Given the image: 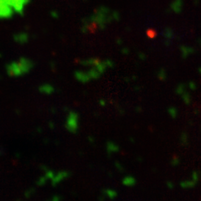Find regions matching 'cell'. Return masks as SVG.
Instances as JSON below:
<instances>
[{
  "mask_svg": "<svg viewBox=\"0 0 201 201\" xmlns=\"http://www.w3.org/2000/svg\"><path fill=\"white\" fill-rule=\"evenodd\" d=\"M29 3V0H9V5L14 12L22 13L24 6Z\"/></svg>",
  "mask_w": 201,
  "mask_h": 201,
  "instance_id": "cell-1",
  "label": "cell"
},
{
  "mask_svg": "<svg viewBox=\"0 0 201 201\" xmlns=\"http://www.w3.org/2000/svg\"><path fill=\"white\" fill-rule=\"evenodd\" d=\"M13 9L3 0H0V18L6 19L10 18L13 15Z\"/></svg>",
  "mask_w": 201,
  "mask_h": 201,
  "instance_id": "cell-2",
  "label": "cell"
},
{
  "mask_svg": "<svg viewBox=\"0 0 201 201\" xmlns=\"http://www.w3.org/2000/svg\"><path fill=\"white\" fill-rule=\"evenodd\" d=\"M182 3L183 0H174L171 4V9L175 13H179L182 9Z\"/></svg>",
  "mask_w": 201,
  "mask_h": 201,
  "instance_id": "cell-3",
  "label": "cell"
},
{
  "mask_svg": "<svg viewBox=\"0 0 201 201\" xmlns=\"http://www.w3.org/2000/svg\"><path fill=\"white\" fill-rule=\"evenodd\" d=\"M181 52L183 58H187L189 55L193 54L194 52V49L191 47H186V46H182L181 47Z\"/></svg>",
  "mask_w": 201,
  "mask_h": 201,
  "instance_id": "cell-4",
  "label": "cell"
},
{
  "mask_svg": "<svg viewBox=\"0 0 201 201\" xmlns=\"http://www.w3.org/2000/svg\"><path fill=\"white\" fill-rule=\"evenodd\" d=\"M173 31H172V29H169V28H167L165 30H164V36H165L166 39H171L172 37H173Z\"/></svg>",
  "mask_w": 201,
  "mask_h": 201,
  "instance_id": "cell-5",
  "label": "cell"
},
{
  "mask_svg": "<svg viewBox=\"0 0 201 201\" xmlns=\"http://www.w3.org/2000/svg\"><path fill=\"white\" fill-rule=\"evenodd\" d=\"M158 76H159V78H160V79H162V80L165 79L166 72L164 69H161V70L159 71V72H158Z\"/></svg>",
  "mask_w": 201,
  "mask_h": 201,
  "instance_id": "cell-6",
  "label": "cell"
},
{
  "mask_svg": "<svg viewBox=\"0 0 201 201\" xmlns=\"http://www.w3.org/2000/svg\"><path fill=\"white\" fill-rule=\"evenodd\" d=\"M199 71H200V73L201 74V68H200V69H199Z\"/></svg>",
  "mask_w": 201,
  "mask_h": 201,
  "instance_id": "cell-7",
  "label": "cell"
},
{
  "mask_svg": "<svg viewBox=\"0 0 201 201\" xmlns=\"http://www.w3.org/2000/svg\"><path fill=\"white\" fill-rule=\"evenodd\" d=\"M200 45H201V41H200Z\"/></svg>",
  "mask_w": 201,
  "mask_h": 201,
  "instance_id": "cell-8",
  "label": "cell"
}]
</instances>
